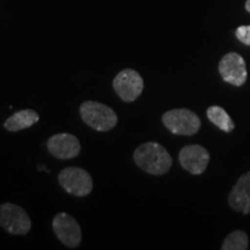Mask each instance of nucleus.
<instances>
[{"mask_svg":"<svg viewBox=\"0 0 250 250\" xmlns=\"http://www.w3.org/2000/svg\"><path fill=\"white\" fill-rule=\"evenodd\" d=\"M133 160L140 169L152 175H164L169 171L173 159L161 144L148 142L133 152Z\"/></svg>","mask_w":250,"mask_h":250,"instance_id":"1","label":"nucleus"},{"mask_svg":"<svg viewBox=\"0 0 250 250\" xmlns=\"http://www.w3.org/2000/svg\"><path fill=\"white\" fill-rule=\"evenodd\" d=\"M80 116L87 125L100 132L110 131L118 123L117 114L114 109L95 101L83 102L80 105Z\"/></svg>","mask_w":250,"mask_h":250,"instance_id":"2","label":"nucleus"},{"mask_svg":"<svg viewBox=\"0 0 250 250\" xmlns=\"http://www.w3.org/2000/svg\"><path fill=\"white\" fill-rule=\"evenodd\" d=\"M164 125L174 134L193 136L201 129V120L189 109H173L162 115Z\"/></svg>","mask_w":250,"mask_h":250,"instance_id":"3","label":"nucleus"},{"mask_svg":"<svg viewBox=\"0 0 250 250\" xmlns=\"http://www.w3.org/2000/svg\"><path fill=\"white\" fill-rule=\"evenodd\" d=\"M58 182L65 191L77 197L88 196L93 190L92 176L79 167L64 168L58 175Z\"/></svg>","mask_w":250,"mask_h":250,"instance_id":"4","label":"nucleus"},{"mask_svg":"<svg viewBox=\"0 0 250 250\" xmlns=\"http://www.w3.org/2000/svg\"><path fill=\"white\" fill-rule=\"evenodd\" d=\"M0 227L13 235H26L31 228V220L21 206L5 203L0 205Z\"/></svg>","mask_w":250,"mask_h":250,"instance_id":"5","label":"nucleus"},{"mask_svg":"<svg viewBox=\"0 0 250 250\" xmlns=\"http://www.w3.org/2000/svg\"><path fill=\"white\" fill-rule=\"evenodd\" d=\"M112 87L123 101L133 102L143 93L144 80L137 71L132 68H125L115 77Z\"/></svg>","mask_w":250,"mask_h":250,"instance_id":"6","label":"nucleus"},{"mask_svg":"<svg viewBox=\"0 0 250 250\" xmlns=\"http://www.w3.org/2000/svg\"><path fill=\"white\" fill-rule=\"evenodd\" d=\"M52 228L56 236L62 245L68 248H77L80 246L81 239V228L78 221L72 215L61 212L56 214L52 220Z\"/></svg>","mask_w":250,"mask_h":250,"instance_id":"7","label":"nucleus"},{"mask_svg":"<svg viewBox=\"0 0 250 250\" xmlns=\"http://www.w3.org/2000/svg\"><path fill=\"white\" fill-rule=\"evenodd\" d=\"M219 73L224 81L236 87L242 86L248 78L245 59L236 52H229L221 58L219 62Z\"/></svg>","mask_w":250,"mask_h":250,"instance_id":"8","label":"nucleus"},{"mask_svg":"<svg viewBox=\"0 0 250 250\" xmlns=\"http://www.w3.org/2000/svg\"><path fill=\"white\" fill-rule=\"evenodd\" d=\"M180 164L184 169L193 175H201L208 168L210 162V153L201 145H187L179 154Z\"/></svg>","mask_w":250,"mask_h":250,"instance_id":"9","label":"nucleus"},{"mask_svg":"<svg viewBox=\"0 0 250 250\" xmlns=\"http://www.w3.org/2000/svg\"><path fill=\"white\" fill-rule=\"evenodd\" d=\"M48 151L59 160H68L79 155L81 151L80 142L71 133H57L50 137L46 143Z\"/></svg>","mask_w":250,"mask_h":250,"instance_id":"10","label":"nucleus"},{"mask_svg":"<svg viewBox=\"0 0 250 250\" xmlns=\"http://www.w3.org/2000/svg\"><path fill=\"white\" fill-rule=\"evenodd\" d=\"M228 204L234 211L250 213V171L243 174L230 190Z\"/></svg>","mask_w":250,"mask_h":250,"instance_id":"11","label":"nucleus"},{"mask_svg":"<svg viewBox=\"0 0 250 250\" xmlns=\"http://www.w3.org/2000/svg\"><path fill=\"white\" fill-rule=\"evenodd\" d=\"M40 121V115L33 109H23L9 116L4 123V127L11 132L28 129Z\"/></svg>","mask_w":250,"mask_h":250,"instance_id":"12","label":"nucleus"},{"mask_svg":"<svg viewBox=\"0 0 250 250\" xmlns=\"http://www.w3.org/2000/svg\"><path fill=\"white\" fill-rule=\"evenodd\" d=\"M206 116L213 123L215 126L219 127L220 130H223L224 132L229 133L232 132L235 127L234 122L232 121L229 115L227 114L226 110L223 109L219 105H212L206 110Z\"/></svg>","mask_w":250,"mask_h":250,"instance_id":"13","label":"nucleus"},{"mask_svg":"<svg viewBox=\"0 0 250 250\" xmlns=\"http://www.w3.org/2000/svg\"><path fill=\"white\" fill-rule=\"evenodd\" d=\"M249 247L248 235L242 230H234L228 234L223 242V250H246Z\"/></svg>","mask_w":250,"mask_h":250,"instance_id":"14","label":"nucleus"},{"mask_svg":"<svg viewBox=\"0 0 250 250\" xmlns=\"http://www.w3.org/2000/svg\"><path fill=\"white\" fill-rule=\"evenodd\" d=\"M235 35L243 44L250 45V26H241L235 31Z\"/></svg>","mask_w":250,"mask_h":250,"instance_id":"15","label":"nucleus"},{"mask_svg":"<svg viewBox=\"0 0 250 250\" xmlns=\"http://www.w3.org/2000/svg\"><path fill=\"white\" fill-rule=\"evenodd\" d=\"M246 9L250 13V0H247L246 1Z\"/></svg>","mask_w":250,"mask_h":250,"instance_id":"16","label":"nucleus"}]
</instances>
